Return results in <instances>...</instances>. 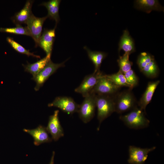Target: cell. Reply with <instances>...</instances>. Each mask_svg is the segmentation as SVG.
Here are the masks:
<instances>
[{
  "mask_svg": "<svg viewBox=\"0 0 164 164\" xmlns=\"http://www.w3.org/2000/svg\"><path fill=\"white\" fill-rule=\"evenodd\" d=\"M160 83L159 80L149 82L145 92L138 102V107L145 112L146 106L151 101L154 92Z\"/></svg>",
  "mask_w": 164,
  "mask_h": 164,
  "instance_id": "14",
  "label": "cell"
},
{
  "mask_svg": "<svg viewBox=\"0 0 164 164\" xmlns=\"http://www.w3.org/2000/svg\"><path fill=\"white\" fill-rule=\"evenodd\" d=\"M115 95H96V104L97 110V118L99 124L98 129L101 123L113 112H115Z\"/></svg>",
  "mask_w": 164,
  "mask_h": 164,
  "instance_id": "2",
  "label": "cell"
},
{
  "mask_svg": "<svg viewBox=\"0 0 164 164\" xmlns=\"http://www.w3.org/2000/svg\"><path fill=\"white\" fill-rule=\"evenodd\" d=\"M56 26L53 29H44L39 39L38 46L43 50L46 55L51 53L56 36Z\"/></svg>",
  "mask_w": 164,
  "mask_h": 164,
  "instance_id": "13",
  "label": "cell"
},
{
  "mask_svg": "<svg viewBox=\"0 0 164 164\" xmlns=\"http://www.w3.org/2000/svg\"><path fill=\"white\" fill-rule=\"evenodd\" d=\"M84 49L87 52L88 56L95 67L94 73L100 71V68L103 60L107 55L106 53L101 51H93L85 46Z\"/></svg>",
  "mask_w": 164,
  "mask_h": 164,
  "instance_id": "20",
  "label": "cell"
},
{
  "mask_svg": "<svg viewBox=\"0 0 164 164\" xmlns=\"http://www.w3.org/2000/svg\"><path fill=\"white\" fill-rule=\"evenodd\" d=\"M6 40L12 47L18 52L25 54L28 56H32L36 58H40L39 56L35 55L33 53L30 52L29 50L26 49L22 45L15 41L12 38L7 37Z\"/></svg>",
  "mask_w": 164,
  "mask_h": 164,
  "instance_id": "25",
  "label": "cell"
},
{
  "mask_svg": "<svg viewBox=\"0 0 164 164\" xmlns=\"http://www.w3.org/2000/svg\"><path fill=\"white\" fill-rule=\"evenodd\" d=\"M103 74L100 70L87 75L80 85L75 89V91L85 97L91 92L98 80Z\"/></svg>",
  "mask_w": 164,
  "mask_h": 164,
  "instance_id": "10",
  "label": "cell"
},
{
  "mask_svg": "<svg viewBox=\"0 0 164 164\" xmlns=\"http://www.w3.org/2000/svg\"><path fill=\"white\" fill-rule=\"evenodd\" d=\"M115 112L121 114L138 107V102L132 89L119 92L114 96Z\"/></svg>",
  "mask_w": 164,
  "mask_h": 164,
  "instance_id": "3",
  "label": "cell"
},
{
  "mask_svg": "<svg viewBox=\"0 0 164 164\" xmlns=\"http://www.w3.org/2000/svg\"><path fill=\"white\" fill-rule=\"evenodd\" d=\"M156 148L155 146L143 148L134 146H129L128 163L130 164H143L148 158V154Z\"/></svg>",
  "mask_w": 164,
  "mask_h": 164,
  "instance_id": "8",
  "label": "cell"
},
{
  "mask_svg": "<svg viewBox=\"0 0 164 164\" xmlns=\"http://www.w3.org/2000/svg\"><path fill=\"white\" fill-rule=\"evenodd\" d=\"M47 18V16L43 17H36L32 14L26 23L36 47L38 46L43 24Z\"/></svg>",
  "mask_w": 164,
  "mask_h": 164,
  "instance_id": "7",
  "label": "cell"
},
{
  "mask_svg": "<svg viewBox=\"0 0 164 164\" xmlns=\"http://www.w3.org/2000/svg\"><path fill=\"white\" fill-rule=\"evenodd\" d=\"M49 107L58 108L63 112L69 114L78 112L80 105L76 103L71 97H58L51 103L48 104Z\"/></svg>",
  "mask_w": 164,
  "mask_h": 164,
  "instance_id": "9",
  "label": "cell"
},
{
  "mask_svg": "<svg viewBox=\"0 0 164 164\" xmlns=\"http://www.w3.org/2000/svg\"><path fill=\"white\" fill-rule=\"evenodd\" d=\"M61 1L60 0H51L40 4V5L43 6L46 8L48 11L47 17L54 20L56 26L60 20L59 8Z\"/></svg>",
  "mask_w": 164,
  "mask_h": 164,
  "instance_id": "18",
  "label": "cell"
},
{
  "mask_svg": "<svg viewBox=\"0 0 164 164\" xmlns=\"http://www.w3.org/2000/svg\"><path fill=\"white\" fill-rule=\"evenodd\" d=\"M120 88L106 77L105 74H103L91 93L96 95H114L119 92Z\"/></svg>",
  "mask_w": 164,
  "mask_h": 164,
  "instance_id": "5",
  "label": "cell"
},
{
  "mask_svg": "<svg viewBox=\"0 0 164 164\" xmlns=\"http://www.w3.org/2000/svg\"><path fill=\"white\" fill-rule=\"evenodd\" d=\"M146 112L137 107L128 114L121 115L120 119L128 128L135 129L147 127L149 120L145 116Z\"/></svg>",
  "mask_w": 164,
  "mask_h": 164,
  "instance_id": "1",
  "label": "cell"
},
{
  "mask_svg": "<svg viewBox=\"0 0 164 164\" xmlns=\"http://www.w3.org/2000/svg\"><path fill=\"white\" fill-rule=\"evenodd\" d=\"M105 76L116 85L120 87H128L132 89L130 86L126 81L124 74L120 70L111 74L105 75Z\"/></svg>",
  "mask_w": 164,
  "mask_h": 164,
  "instance_id": "21",
  "label": "cell"
},
{
  "mask_svg": "<svg viewBox=\"0 0 164 164\" xmlns=\"http://www.w3.org/2000/svg\"><path fill=\"white\" fill-rule=\"evenodd\" d=\"M96 94L91 93L84 97V99L80 105L78 112L80 118L84 123L90 121L95 114Z\"/></svg>",
  "mask_w": 164,
  "mask_h": 164,
  "instance_id": "4",
  "label": "cell"
},
{
  "mask_svg": "<svg viewBox=\"0 0 164 164\" xmlns=\"http://www.w3.org/2000/svg\"><path fill=\"white\" fill-rule=\"evenodd\" d=\"M124 74L127 83L130 86L132 89L138 85V78L132 69H131Z\"/></svg>",
  "mask_w": 164,
  "mask_h": 164,
  "instance_id": "27",
  "label": "cell"
},
{
  "mask_svg": "<svg viewBox=\"0 0 164 164\" xmlns=\"http://www.w3.org/2000/svg\"><path fill=\"white\" fill-rule=\"evenodd\" d=\"M34 1L27 0L23 8L19 12L16 13L11 19L16 26L26 24L27 21L33 13L32 8Z\"/></svg>",
  "mask_w": 164,
  "mask_h": 164,
  "instance_id": "15",
  "label": "cell"
},
{
  "mask_svg": "<svg viewBox=\"0 0 164 164\" xmlns=\"http://www.w3.org/2000/svg\"><path fill=\"white\" fill-rule=\"evenodd\" d=\"M0 31L7 33L19 35H24L31 36L30 33L26 26H23L21 25H16L12 28H1Z\"/></svg>",
  "mask_w": 164,
  "mask_h": 164,
  "instance_id": "24",
  "label": "cell"
},
{
  "mask_svg": "<svg viewBox=\"0 0 164 164\" xmlns=\"http://www.w3.org/2000/svg\"><path fill=\"white\" fill-rule=\"evenodd\" d=\"M51 54L46 55L44 58L34 63H28L26 65H23L25 71L31 74L33 77L40 72L51 60Z\"/></svg>",
  "mask_w": 164,
  "mask_h": 164,
  "instance_id": "19",
  "label": "cell"
},
{
  "mask_svg": "<svg viewBox=\"0 0 164 164\" xmlns=\"http://www.w3.org/2000/svg\"><path fill=\"white\" fill-rule=\"evenodd\" d=\"M130 55L125 53L122 56H120L117 61L119 67V70L124 74L132 69V62L129 59Z\"/></svg>",
  "mask_w": 164,
  "mask_h": 164,
  "instance_id": "23",
  "label": "cell"
},
{
  "mask_svg": "<svg viewBox=\"0 0 164 164\" xmlns=\"http://www.w3.org/2000/svg\"><path fill=\"white\" fill-rule=\"evenodd\" d=\"M134 6L137 9L149 13L152 11L164 12V7L157 0H136Z\"/></svg>",
  "mask_w": 164,
  "mask_h": 164,
  "instance_id": "16",
  "label": "cell"
},
{
  "mask_svg": "<svg viewBox=\"0 0 164 164\" xmlns=\"http://www.w3.org/2000/svg\"><path fill=\"white\" fill-rule=\"evenodd\" d=\"M155 60L154 56L148 53L142 52L138 56L137 64L140 71L152 60Z\"/></svg>",
  "mask_w": 164,
  "mask_h": 164,
  "instance_id": "26",
  "label": "cell"
},
{
  "mask_svg": "<svg viewBox=\"0 0 164 164\" xmlns=\"http://www.w3.org/2000/svg\"><path fill=\"white\" fill-rule=\"evenodd\" d=\"M121 50L130 55L135 51L134 40L127 29L123 31L119 42L118 51L119 52Z\"/></svg>",
  "mask_w": 164,
  "mask_h": 164,
  "instance_id": "17",
  "label": "cell"
},
{
  "mask_svg": "<svg viewBox=\"0 0 164 164\" xmlns=\"http://www.w3.org/2000/svg\"><path fill=\"white\" fill-rule=\"evenodd\" d=\"M59 110L54 111L53 115L50 116L46 129L51 136L52 139L58 141L64 136V132L59 120Z\"/></svg>",
  "mask_w": 164,
  "mask_h": 164,
  "instance_id": "11",
  "label": "cell"
},
{
  "mask_svg": "<svg viewBox=\"0 0 164 164\" xmlns=\"http://www.w3.org/2000/svg\"><path fill=\"white\" fill-rule=\"evenodd\" d=\"M24 132L30 135L34 139V144L38 146L44 143L51 142L52 139L49 136L46 127L39 125L33 129H24Z\"/></svg>",
  "mask_w": 164,
  "mask_h": 164,
  "instance_id": "12",
  "label": "cell"
},
{
  "mask_svg": "<svg viewBox=\"0 0 164 164\" xmlns=\"http://www.w3.org/2000/svg\"><path fill=\"white\" fill-rule=\"evenodd\" d=\"M55 155L54 151L53 152L52 155L51 157L50 162L49 164H54V157Z\"/></svg>",
  "mask_w": 164,
  "mask_h": 164,
  "instance_id": "28",
  "label": "cell"
},
{
  "mask_svg": "<svg viewBox=\"0 0 164 164\" xmlns=\"http://www.w3.org/2000/svg\"><path fill=\"white\" fill-rule=\"evenodd\" d=\"M66 61L60 63H55L50 60L46 66L32 79L36 83L34 89L38 91L48 78L59 68L65 66Z\"/></svg>",
  "mask_w": 164,
  "mask_h": 164,
  "instance_id": "6",
  "label": "cell"
},
{
  "mask_svg": "<svg viewBox=\"0 0 164 164\" xmlns=\"http://www.w3.org/2000/svg\"><path fill=\"white\" fill-rule=\"evenodd\" d=\"M146 77L154 78L158 76L159 69L155 60L148 64L141 71Z\"/></svg>",
  "mask_w": 164,
  "mask_h": 164,
  "instance_id": "22",
  "label": "cell"
}]
</instances>
